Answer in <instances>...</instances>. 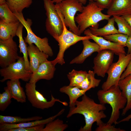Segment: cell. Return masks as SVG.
I'll return each instance as SVG.
<instances>
[{
  "label": "cell",
  "instance_id": "obj_1",
  "mask_svg": "<svg viewBox=\"0 0 131 131\" xmlns=\"http://www.w3.org/2000/svg\"><path fill=\"white\" fill-rule=\"evenodd\" d=\"M106 109L105 105L96 103L85 94L81 101L77 100L75 106L70 108L66 117L68 118L77 114L82 115L84 118L85 124L83 127H81L79 131H91L94 123L96 122L98 126L103 123L102 119L107 117L104 112Z\"/></svg>",
  "mask_w": 131,
  "mask_h": 131
},
{
  "label": "cell",
  "instance_id": "obj_2",
  "mask_svg": "<svg viewBox=\"0 0 131 131\" xmlns=\"http://www.w3.org/2000/svg\"><path fill=\"white\" fill-rule=\"evenodd\" d=\"M97 95L100 103L109 105L112 108L110 117L107 123L115 125L118 124L120 110L125 107L127 99L122 95L118 85H114L106 90H99Z\"/></svg>",
  "mask_w": 131,
  "mask_h": 131
},
{
  "label": "cell",
  "instance_id": "obj_3",
  "mask_svg": "<svg viewBox=\"0 0 131 131\" xmlns=\"http://www.w3.org/2000/svg\"><path fill=\"white\" fill-rule=\"evenodd\" d=\"M103 9L99 7L95 1H89L87 5L83 6L82 11L77 14L75 18L80 36L88 28H98L99 22L108 20L110 18V16L102 13Z\"/></svg>",
  "mask_w": 131,
  "mask_h": 131
},
{
  "label": "cell",
  "instance_id": "obj_4",
  "mask_svg": "<svg viewBox=\"0 0 131 131\" xmlns=\"http://www.w3.org/2000/svg\"><path fill=\"white\" fill-rule=\"evenodd\" d=\"M57 12L63 22V29L61 35L55 40L58 43L59 49L56 58L51 61L52 63L55 66L57 63L61 65L65 63L64 58V52L70 46L79 41L86 39H91V37L89 36H79L68 30L64 23L63 16L62 14L59 10Z\"/></svg>",
  "mask_w": 131,
  "mask_h": 131
},
{
  "label": "cell",
  "instance_id": "obj_5",
  "mask_svg": "<svg viewBox=\"0 0 131 131\" xmlns=\"http://www.w3.org/2000/svg\"><path fill=\"white\" fill-rule=\"evenodd\" d=\"M57 4L63 17L66 26L69 30L79 36V30L75 23V15L77 12H81L83 9V4L79 0H63Z\"/></svg>",
  "mask_w": 131,
  "mask_h": 131
},
{
  "label": "cell",
  "instance_id": "obj_6",
  "mask_svg": "<svg viewBox=\"0 0 131 131\" xmlns=\"http://www.w3.org/2000/svg\"><path fill=\"white\" fill-rule=\"evenodd\" d=\"M43 0L47 16L45 23L46 30L55 40L62 32L63 23L52 0Z\"/></svg>",
  "mask_w": 131,
  "mask_h": 131
},
{
  "label": "cell",
  "instance_id": "obj_7",
  "mask_svg": "<svg viewBox=\"0 0 131 131\" xmlns=\"http://www.w3.org/2000/svg\"><path fill=\"white\" fill-rule=\"evenodd\" d=\"M14 13L26 30L27 35L24 38L25 43L29 45L34 44L41 51L49 56H52L53 53L51 48L49 44L48 39L46 37L42 38L35 34L31 27L32 24V20L29 18L25 20L22 12Z\"/></svg>",
  "mask_w": 131,
  "mask_h": 131
},
{
  "label": "cell",
  "instance_id": "obj_8",
  "mask_svg": "<svg viewBox=\"0 0 131 131\" xmlns=\"http://www.w3.org/2000/svg\"><path fill=\"white\" fill-rule=\"evenodd\" d=\"M0 76L3 78L0 80L3 82L8 80L21 79L25 82L30 81L32 74L26 68L23 57H20L17 61L0 70Z\"/></svg>",
  "mask_w": 131,
  "mask_h": 131
},
{
  "label": "cell",
  "instance_id": "obj_9",
  "mask_svg": "<svg viewBox=\"0 0 131 131\" xmlns=\"http://www.w3.org/2000/svg\"><path fill=\"white\" fill-rule=\"evenodd\" d=\"M36 82H27L25 86V91L28 100L32 106L37 109L44 110L52 107L56 102L61 103L65 106L68 105L66 101H62L55 98L52 94L51 99L48 101L43 95L36 89Z\"/></svg>",
  "mask_w": 131,
  "mask_h": 131
},
{
  "label": "cell",
  "instance_id": "obj_10",
  "mask_svg": "<svg viewBox=\"0 0 131 131\" xmlns=\"http://www.w3.org/2000/svg\"><path fill=\"white\" fill-rule=\"evenodd\" d=\"M118 56V61L112 64L107 73V79L101 87L103 90H107L113 86L118 85L121 75L131 59V53L126 55L121 53Z\"/></svg>",
  "mask_w": 131,
  "mask_h": 131
},
{
  "label": "cell",
  "instance_id": "obj_11",
  "mask_svg": "<svg viewBox=\"0 0 131 131\" xmlns=\"http://www.w3.org/2000/svg\"><path fill=\"white\" fill-rule=\"evenodd\" d=\"M13 38L0 40V66L2 68L15 62L20 57L17 53V44Z\"/></svg>",
  "mask_w": 131,
  "mask_h": 131
},
{
  "label": "cell",
  "instance_id": "obj_12",
  "mask_svg": "<svg viewBox=\"0 0 131 131\" xmlns=\"http://www.w3.org/2000/svg\"><path fill=\"white\" fill-rule=\"evenodd\" d=\"M114 53L108 49L100 50L98 52L93 60V72L98 76L104 78L112 63Z\"/></svg>",
  "mask_w": 131,
  "mask_h": 131
},
{
  "label": "cell",
  "instance_id": "obj_13",
  "mask_svg": "<svg viewBox=\"0 0 131 131\" xmlns=\"http://www.w3.org/2000/svg\"><path fill=\"white\" fill-rule=\"evenodd\" d=\"M84 33L86 35L90 36L91 39L98 45L100 50L104 49L110 50L118 55L121 53L126 54L124 47L123 46L107 40L102 37L94 35L91 33L89 29H86Z\"/></svg>",
  "mask_w": 131,
  "mask_h": 131
},
{
  "label": "cell",
  "instance_id": "obj_14",
  "mask_svg": "<svg viewBox=\"0 0 131 131\" xmlns=\"http://www.w3.org/2000/svg\"><path fill=\"white\" fill-rule=\"evenodd\" d=\"M56 69L51 61L47 60L42 63L32 74L29 82L36 83L40 80H50L54 77Z\"/></svg>",
  "mask_w": 131,
  "mask_h": 131
},
{
  "label": "cell",
  "instance_id": "obj_15",
  "mask_svg": "<svg viewBox=\"0 0 131 131\" xmlns=\"http://www.w3.org/2000/svg\"><path fill=\"white\" fill-rule=\"evenodd\" d=\"M27 52L30 59V71L32 73L35 72L42 63L48 60L49 56L41 51L33 44L27 46Z\"/></svg>",
  "mask_w": 131,
  "mask_h": 131
},
{
  "label": "cell",
  "instance_id": "obj_16",
  "mask_svg": "<svg viewBox=\"0 0 131 131\" xmlns=\"http://www.w3.org/2000/svg\"><path fill=\"white\" fill-rule=\"evenodd\" d=\"M65 110V109L63 108L56 115L44 119H41L16 124H0V131H8L9 130L14 128L30 127L41 124H46L62 115Z\"/></svg>",
  "mask_w": 131,
  "mask_h": 131
},
{
  "label": "cell",
  "instance_id": "obj_17",
  "mask_svg": "<svg viewBox=\"0 0 131 131\" xmlns=\"http://www.w3.org/2000/svg\"><path fill=\"white\" fill-rule=\"evenodd\" d=\"M107 9V14L111 16L131 14V0H113Z\"/></svg>",
  "mask_w": 131,
  "mask_h": 131
},
{
  "label": "cell",
  "instance_id": "obj_18",
  "mask_svg": "<svg viewBox=\"0 0 131 131\" xmlns=\"http://www.w3.org/2000/svg\"><path fill=\"white\" fill-rule=\"evenodd\" d=\"M89 39H86L82 41L83 47L81 53L70 62V64H81L93 53L98 52L100 51V48L95 42H91Z\"/></svg>",
  "mask_w": 131,
  "mask_h": 131
},
{
  "label": "cell",
  "instance_id": "obj_19",
  "mask_svg": "<svg viewBox=\"0 0 131 131\" xmlns=\"http://www.w3.org/2000/svg\"><path fill=\"white\" fill-rule=\"evenodd\" d=\"M19 80H9L7 82L6 87L12 98L18 102H26L27 98L25 91L21 86Z\"/></svg>",
  "mask_w": 131,
  "mask_h": 131
},
{
  "label": "cell",
  "instance_id": "obj_20",
  "mask_svg": "<svg viewBox=\"0 0 131 131\" xmlns=\"http://www.w3.org/2000/svg\"><path fill=\"white\" fill-rule=\"evenodd\" d=\"M123 95L127 99V103L123 109L122 115H124L131 109V74L124 78L120 79L118 84Z\"/></svg>",
  "mask_w": 131,
  "mask_h": 131
},
{
  "label": "cell",
  "instance_id": "obj_21",
  "mask_svg": "<svg viewBox=\"0 0 131 131\" xmlns=\"http://www.w3.org/2000/svg\"><path fill=\"white\" fill-rule=\"evenodd\" d=\"M88 90L80 89L77 87L65 86L61 88L59 91L67 95L69 99V106L71 108L75 106V103L78 98L85 94Z\"/></svg>",
  "mask_w": 131,
  "mask_h": 131
},
{
  "label": "cell",
  "instance_id": "obj_22",
  "mask_svg": "<svg viewBox=\"0 0 131 131\" xmlns=\"http://www.w3.org/2000/svg\"><path fill=\"white\" fill-rule=\"evenodd\" d=\"M114 17L109 18L107 24L103 27L98 28L92 27H89L91 33L93 35L98 36L104 37L110 34L119 33L115 26Z\"/></svg>",
  "mask_w": 131,
  "mask_h": 131
},
{
  "label": "cell",
  "instance_id": "obj_23",
  "mask_svg": "<svg viewBox=\"0 0 131 131\" xmlns=\"http://www.w3.org/2000/svg\"><path fill=\"white\" fill-rule=\"evenodd\" d=\"M20 23L19 21L9 23L0 21V39L5 40L16 36Z\"/></svg>",
  "mask_w": 131,
  "mask_h": 131
},
{
  "label": "cell",
  "instance_id": "obj_24",
  "mask_svg": "<svg viewBox=\"0 0 131 131\" xmlns=\"http://www.w3.org/2000/svg\"><path fill=\"white\" fill-rule=\"evenodd\" d=\"M24 26L20 23L17 29L16 35L18 38L20 52L23 55L26 69L30 71L29 61L28 58L27 46L23 37V30Z\"/></svg>",
  "mask_w": 131,
  "mask_h": 131
},
{
  "label": "cell",
  "instance_id": "obj_25",
  "mask_svg": "<svg viewBox=\"0 0 131 131\" xmlns=\"http://www.w3.org/2000/svg\"><path fill=\"white\" fill-rule=\"evenodd\" d=\"M95 74L93 71L89 70L84 79L78 87L80 89L88 90L91 88L98 87L101 80L96 79L95 77Z\"/></svg>",
  "mask_w": 131,
  "mask_h": 131
},
{
  "label": "cell",
  "instance_id": "obj_26",
  "mask_svg": "<svg viewBox=\"0 0 131 131\" xmlns=\"http://www.w3.org/2000/svg\"><path fill=\"white\" fill-rule=\"evenodd\" d=\"M41 116H36L24 118L20 116L0 115V124H16L42 119Z\"/></svg>",
  "mask_w": 131,
  "mask_h": 131
},
{
  "label": "cell",
  "instance_id": "obj_27",
  "mask_svg": "<svg viewBox=\"0 0 131 131\" xmlns=\"http://www.w3.org/2000/svg\"><path fill=\"white\" fill-rule=\"evenodd\" d=\"M0 21L7 23L19 21L7 3L0 5Z\"/></svg>",
  "mask_w": 131,
  "mask_h": 131
},
{
  "label": "cell",
  "instance_id": "obj_28",
  "mask_svg": "<svg viewBox=\"0 0 131 131\" xmlns=\"http://www.w3.org/2000/svg\"><path fill=\"white\" fill-rule=\"evenodd\" d=\"M87 73L86 71L73 70L67 75L70 81L69 85L72 87H78L84 79Z\"/></svg>",
  "mask_w": 131,
  "mask_h": 131
},
{
  "label": "cell",
  "instance_id": "obj_29",
  "mask_svg": "<svg viewBox=\"0 0 131 131\" xmlns=\"http://www.w3.org/2000/svg\"><path fill=\"white\" fill-rule=\"evenodd\" d=\"M33 2L32 0H7V3L13 13H22L25 8L29 7Z\"/></svg>",
  "mask_w": 131,
  "mask_h": 131
},
{
  "label": "cell",
  "instance_id": "obj_30",
  "mask_svg": "<svg viewBox=\"0 0 131 131\" xmlns=\"http://www.w3.org/2000/svg\"><path fill=\"white\" fill-rule=\"evenodd\" d=\"M117 24L119 33L130 36L131 35V27L122 16H113Z\"/></svg>",
  "mask_w": 131,
  "mask_h": 131
},
{
  "label": "cell",
  "instance_id": "obj_31",
  "mask_svg": "<svg viewBox=\"0 0 131 131\" xmlns=\"http://www.w3.org/2000/svg\"><path fill=\"white\" fill-rule=\"evenodd\" d=\"M67 124L63 121L57 119L47 123L42 131H63L68 127Z\"/></svg>",
  "mask_w": 131,
  "mask_h": 131
},
{
  "label": "cell",
  "instance_id": "obj_32",
  "mask_svg": "<svg viewBox=\"0 0 131 131\" xmlns=\"http://www.w3.org/2000/svg\"><path fill=\"white\" fill-rule=\"evenodd\" d=\"M4 91L0 93V110L4 111L11 102L12 98L7 88L4 87Z\"/></svg>",
  "mask_w": 131,
  "mask_h": 131
},
{
  "label": "cell",
  "instance_id": "obj_33",
  "mask_svg": "<svg viewBox=\"0 0 131 131\" xmlns=\"http://www.w3.org/2000/svg\"><path fill=\"white\" fill-rule=\"evenodd\" d=\"M128 35L121 33L113 34L103 37L105 39L114 42L118 43L124 47L126 46Z\"/></svg>",
  "mask_w": 131,
  "mask_h": 131
},
{
  "label": "cell",
  "instance_id": "obj_34",
  "mask_svg": "<svg viewBox=\"0 0 131 131\" xmlns=\"http://www.w3.org/2000/svg\"><path fill=\"white\" fill-rule=\"evenodd\" d=\"M96 131H124V130L120 128H116L112 124L107 123L103 122L100 125L98 126L96 129Z\"/></svg>",
  "mask_w": 131,
  "mask_h": 131
},
{
  "label": "cell",
  "instance_id": "obj_35",
  "mask_svg": "<svg viewBox=\"0 0 131 131\" xmlns=\"http://www.w3.org/2000/svg\"><path fill=\"white\" fill-rule=\"evenodd\" d=\"M44 127V124H41L30 127L14 128L8 131H42Z\"/></svg>",
  "mask_w": 131,
  "mask_h": 131
},
{
  "label": "cell",
  "instance_id": "obj_36",
  "mask_svg": "<svg viewBox=\"0 0 131 131\" xmlns=\"http://www.w3.org/2000/svg\"><path fill=\"white\" fill-rule=\"evenodd\" d=\"M113 0H96L98 6L100 8L107 9L111 5Z\"/></svg>",
  "mask_w": 131,
  "mask_h": 131
},
{
  "label": "cell",
  "instance_id": "obj_37",
  "mask_svg": "<svg viewBox=\"0 0 131 131\" xmlns=\"http://www.w3.org/2000/svg\"><path fill=\"white\" fill-rule=\"evenodd\" d=\"M131 74V59L126 69L121 75L120 80L124 78Z\"/></svg>",
  "mask_w": 131,
  "mask_h": 131
},
{
  "label": "cell",
  "instance_id": "obj_38",
  "mask_svg": "<svg viewBox=\"0 0 131 131\" xmlns=\"http://www.w3.org/2000/svg\"><path fill=\"white\" fill-rule=\"evenodd\" d=\"M126 46L128 48L127 54L131 53V35L129 36L128 38L126 44Z\"/></svg>",
  "mask_w": 131,
  "mask_h": 131
},
{
  "label": "cell",
  "instance_id": "obj_39",
  "mask_svg": "<svg viewBox=\"0 0 131 131\" xmlns=\"http://www.w3.org/2000/svg\"><path fill=\"white\" fill-rule=\"evenodd\" d=\"M63 0H52L53 2L54 3L58 4L61 2ZM83 5L85 4L87 2V0H79ZM89 1H96V0H88Z\"/></svg>",
  "mask_w": 131,
  "mask_h": 131
},
{
  "label": "cell",
  "instance_id": "obj_40",
  "mask_svg": "<svg viewBox=\"0 0 131 131\" xmlns=\"http://www.w3.org/2000/svg\"><path fill=\"white\" fill-rule=\"evenodd\" d=\"M122 16L131 27V14H127Z\"/></svg>",
  "mask_w": 131,
  "mask_h": 131
},
{
  "label": "cell",
  "instance_id": "obj_41",
  "mask_svg": "<svg viewBox=\"0 0 131 131\" xmlns=\"http://www.w3.org/2000/svg\"><path fill=\"white\" fill-rule=\"evenodd\" d=\"M131 119V114L129 115L120 121H118V124H119L121 123L125 122H128L129 121L130 119Z\"/></svg>",
  "mask_w": 131,
  "mask_h": 131
},
{
  "label": "cell",
  "instance_id": "obj_42",
  "mask_svg": "<svg viewBox=\"0 0 131 131\" xmlns=\"http://www.w3.org/2000/svg\"><path fill=\"white\" fill-rule=\"evenodd\" d=\"M7 3V0H0V5Z\"/></svg>",
  "mask_w": 131,
  "mask_h": 131
},
{
  "label": "cell",
  "instance_id": "obj_43",
  "mask_svg": "<svg viewBox=\"0 0 131 131\" xmlns=\"http://www.w3.org/2000/svg\"></svg>",
  "mask_w": 131,
  "mask_h": 131
}]
</instances>
